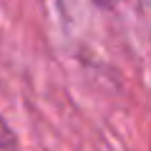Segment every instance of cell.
<instances>
[{"label": "cell", "mask_w": 151, "mask_h": 151, "mask_svg": "<svg viewBox=\"0 0 151 151\" xmlns=\"http://www.w3.org/2000/svg\"><path fill=\"white\" fill-rule=\"evenodd\" d=\"M13 146H15V134L5 124V119L0 116V151H10Z\"/></svg>", "instance_id": "cell-1"}, {"label": "cell", "mask_w": 151, "mask_h": 151, "mask_svg": "<svg viewBox=\"0 0 151 151\" xmlns=\"http://www.w3.org/2000/svg\"><path fill=\"white\" fill-rule=\"evenodd\" d=\"M96 3H101V5H103V8H111V5H113V3H116V0H96Z\"/></svg>", "instance_id": "cell-2"}]
</instances>
